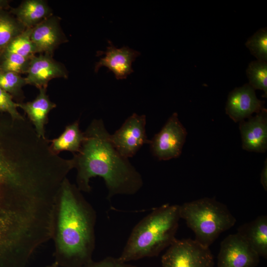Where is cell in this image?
Masks as SVG:
<instances>
[{"label": "cell", "instance_id": "cell-1", "mask_svg": "<svg viewBox=\"0 0 267 267\" xmlns=\"http://www.w3.org/2000/svg\"><path fill=\"white\" fill-rule=\"evenodd\" d=\"M80 151L71 159L77 170L76 183L82 192L91 190L90 178H103L108 190L107 198L133 195L143 185L141 175L114 147L110 134L102 119L93 120L87 128Z\"/></svg>", "mask_w": 267, "mask_h": 267}, {"label": "cell", "instance_id": "cell-2", "mask_svg": "<svg viewBox=\"0 0 267 267\" xmlns=\"http://www.w3.org/2000/svg\"><path fill=\"white\" fill-rule=\"evenodd\" d=\"M96 214L76 185L66 178L56 196L52 237L59 267H82L92 260Z\"/></svg>", "mask_w": 267, "mask_h": 267}, {"label": "cell", "instance_id": "cell-3", "mask_svg": "<svg viewBox=\"0 0 267 267\" xmlns=\"http://www.w3.org/2000/svg\"><path fill=\"white\" fill-rule=\"evenodd\" d=\"M180 219L178 205L155 208L134 227L119 259L128 263L158 256L177 239Z\"/></svg>", "mask_w": 267, "mask_h": 267}, {"label": "cell", "instance_id": "cell-4", "mask_svg": "<svg viewBox=\"0 0 267 267\" xmlns=\"http://www.w3.org/2000/svg\"><path fill=\"white\" fill-rule=\"evenodd\" d=\"M179 210L180 219L193 231L195 240L207 247L236 222L227 206L215 197L185 202L179 205Z\"/></svg>", "mask_w": 267, "mask_h": 267}, {"label": "cell", "instance_id": "cell-5", "mask_svg": "<svg viewBox=\"0 0 267 267\" xmlns=\"http://www.w3.org/2000/svg\"><path fill=\"white\" fill-rule=\"evenodd\" d=\"M162 267H214V256L209 247L195 239H176L161 258Z\"/></svg>", "mask_w": 267, "mask_h": 267}, {"label": "cell", "instance_id": "cell-6", "mask_svg": "<svg viewBox=\"0 0 267 267\" xmlns=\"http://www.w3.org/2000/svg\"><path fill=\"white\" fill-rule=\"evenodd\" d=\"M187 132L177 113L168 119L161 131L150 140L153 155L160 161L178 157L185 141Z\"/></svg>", "mask_w": 267, "mask_h": 267}, {"label": "cell", "instance_id": "cell-7", "mask_svg": "<svg viewBox=\"0 0 267 267\" xmlns=\"http://www.w3.org/2000/svg\"><path fill=\"white\" fill-rule=\"evenodd\" d=\"M146 116L133 113L121 127L110 134L111 141L118 153L129 159L133 157L145 144H149L146 134Z\"/></svg>", "mask_w": 267, "mask_h": 267}, {"label": "cell", "instance_id": "cell-8", "mask_svg": "<svg viewBox=\"0 0 267 267\" xmlns=\"http://www.w3.org/2000/svg\"><path fill=\"white\" fill-rule=\"evenodd\" d=\"M260 256L238 233L230 234L221 242L217 267H256Z\"/></svg>", "mask_w": 267, "mask_h": 267}, {"label": "cell", "instance_id": "cell-9", "mask_svg": "<svg viewBox=\"0 0 267 267\" xmlns=\"http://www.w3.org/2000/svg\"><path fill=\"white\" fill-rule=\"evenodd\" d=\"M265 102L256 96L255 90L248 84L236 88L228 95L225 112L235 122H240L258 113L264 108Z\"/></svg>", "mask_w": 267, "mask_h": 267}, {"label": "cell", "instance_id": "cell-10", "mask_svg": "<svg viewBox=\"0 0 267 267\" xmlns=\"http://www.w3.org/2000/svg\"><path fill=\"white\" fill-rule=\"evenodd\" d=\"M25 78L27 85L39 89H46L49 81L56 78H66L68 72L64 66L55 61L52 55L44 53L31 58Z\"/></svg>", "mask_w": 267, "mask_h": 267}, {"label": "cell", "instance_id": "cell-11", "mask_svg": "<svg viewBox=\"0 0 267 267\" xmlns=\"http://www.w3.org/2000/svg\"><path fill=\"white\" fill-rule=\"evenodd\" d=\"M239 122L242 147L245 150L264 153L267 149V110Z\"/></svg>", "mask_w": 267, "mask_h": 267}, {"label": "cell", "instance_id": "cell-12", "mask_svg": "<svg viewBox=\"0 0 267 267\" xmlns=\"http://www.w3.org/2000/svg\"><path fill=\"white\" fill-rule=\"evenodd\" d=\"M108 43L106 51L100 53L105 56L95 63L94 71L96 73L100 67L105 66L113 72L117 79H126L134 72L132 63L140 53L127 46L117 48L111 41H108Z\"/></svg>", "mask_w": 267, "mask_h": 267}, {"label": "cell", "instance_id": "cell-13", "mask_svg": "<svg viewBox=\"0 0 267 267\" xmlns=\"http://www.w3.org/2000/svg\"><path fill=\"white\" fill-rule=\"evenodd\" d=\"M30 38L37 53L52 56L58 45L65 41L59 19L51 15L32 28Z\"/></svg>", "mask_w": 267, "mask_h": 267}, {"label": "cell", "instance_id": "cell-14", "mask_svg": "<svg viewBox=\"0 0 267 267\" xmlns=\"http://www.w3.org/2000/svg\"><path fill=\"white\" fill-rule=\"evenodd\" d=\"M39 89V93L34 100L27 102H18V106L27 115L38 135L45 139L44 127L48 121V115L56 105L50 100L46 93V89Z\"/></svg>", "mask_w": 267, "mask_h": 267}, {"label": "cell", "instance_id": "cell-15", "mask_svg": "<svg viewBox=\"0 0 267 267\" xmlns=\"http://www.w3.org/2000/svg\"><path fill=\"white\" fill-rule=\"evenodd\" d=\"M238 233L258 254L260 257H267V216L262 215L241 225Z\"/></svg>", "mask_w": 267, "mask_h": 267}, {"label": "cell", "instance_id": "cell-16", "mask_svg": "<svg viewBox=\"0 0 267 267\" xmlns=\"http://www.w3.org/2000/svg\"><path fill=\"white\" fill-rule=\"evenodd\" d=\"M10 13L26 28H33L52 15L51 9L43 0H26Z\"/></svg>", "mask_w": 267, "mask_h": 267}, {"label": "cell", "instance_id": "cell-17", "mask_svg": "<svg viewBox=\"0 0 267 267\" xmlns=\"http://www.w3.org/2000/svg\"><path fill=\"white\" fill-rule=\"evenodd\" d=\"M84 139V132L79 128V120L67 125L64 131L57 138L48 140L51 152L55 155L63 151L73 154L78 153Z\"/></svg>", "mask_w": 267, "mask_h": 267}, {"label": "cell", "instance_id": "cell-18", "mask_svg": "<svg viewBox=\"0 0 267 267\" xmlns=\"http://www.w3.org/2000/svg\"><path fill=\"white\" fill-rule=\"evenodd\" d=\"M26 29L10 12L0 10V51Z\"/></svg>", "mask_w": 267, "mask_h": 267}, {"label": "cell", "instance_id": "cell-19", "mask_svg": "<svg viewBox=\"0 0 267 267\" xmlns=\"http://www.w3.org/2000/svg\"><path fill=\"white\" fill-rule=\"evenodd\" d=\"M249 85L254 89L264 91L267 96V63L258 60L250 62L246 70Z\"/></svg>", "mask_w": 267, "mask_h": 267}, {"label": "cell", "instance_id": "cell-20", "mask_svg": "<svg viewBox=\"0 0 267 267\" xmlns=\"http://www.w3.org/2000/svg\"><path fill=\"white\" fill-rule=\"evenodd\" d=\"M32 28H26L0 51L16 53L26 57H32L37 52L30 38Z\"/></svg>", "mask_w": 267, "mask_h": 267}, {"label": "cell", "instance_id": "cell-21", "mask_svg": "<svg viewBox=\"0 0 267 267\" xmlns=\"http://www.w3.org/2000/svg\"><path fill=\"white\" fill-rule=\"evenodd\" d=\"M14 53L0 51V71L26 74L31 58Z\"/></svg>", "mask_w": 267, "mask_h": 267}, {"label": "cell", "instance_id": "cell-22", "mask_svg": "<svg viewBox=\"0 0 267 267\" xmlns=\"http://www.w3.org/2000/svg\"><path fill=\"white\" fill-rule=\"evenodd\" d=\"M27 85L25 78L19 74L0 71V88L11 94L13 98L21 100L24 98L22 89Z\"/></svg>", "mask_w": 267, "mask_h": 267}, {"label": "cell", "instance_id": "cell-23", "mask_svg": "<svg viewBox=\"0 0 267 267\" xmlns=\"http://www.w3.org/2000/svg\"><path fill=\"white\" fill-rule=\"evenodd\" d=\"M246 46L257 60L267 61V29L263 28L258 30L247 41Z\"/></svg>", "mask_w": 267, "mask_h": 267}, {"label": "cell", "instance_id": "cell-24", "mask_svg": "<svg viewBox=\"0 0 267 267\" xmlns=\"http://www.w3.org/2000/svg\"><path fill=\"white\" fill-rule=\"evenodd\" d=\"M12 96L0 88V112L9 115L14 120H23L25 117L18 111V103L15 102Z\"/></svg>", "mask_w": 267, "mask_h": 267}, {"label": "cell", "instance_id": "cell-25", "mask_svg": "<svg viewBox=\"0 0 267 267\" xmlns=\"http://www.w3.org/2000/svg\"><path fill=\"white\" fill-rule=\"evenodd\" d=\"M82 267H137L121 261L119 258L107 257L99 261L95 262L92 260Z\"/></svg>", "mask_w": 267, "mask_h": 267}, {"label": "cell", "instance_id": "cell-26", "mask_svg": "<svg viewBox=\"0 0 267 267\" xmlns=\"http://www.w3.org/2000/svg\"><path fill=\"white\" fill-rule=\"evenodd\" d=\"M261 183L264 188L267 190V161L265 162V164L261 174Z\"/></svg>", "mask_w": 267, "mask_h": 267}, {"label": "cell", "instance_id": "cell-27", "mask_svg": "<svg viewBox=\"0 0 267 267\" xmlns=\"http://www.w3.org/2000/svg\"><path fill=\"white\" fill-rule=\"evenodd\" d=\"M9 1L7 0H0V10H5L10 7Z\"/></svg>", "mask_w": 267, "mask_h": 267}, {"label": "cell", "instance_id": "cell-28", "mask_svg": "<svg viewBox=\"0 0 267 267\" xmlns=\"http://www.w3.org/2000/svg\"><path fill=\"white\" fill-rule=\"evenodd\" d=\"M45 267H59L57 263L55 262H53L51 264H49Z\"/></svg>", "mask_w": 267, "mask_h": 267}]
</instances>
